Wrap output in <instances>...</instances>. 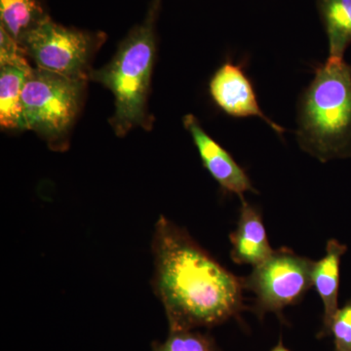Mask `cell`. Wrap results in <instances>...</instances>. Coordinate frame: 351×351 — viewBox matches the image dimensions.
<instances>
[{"label":"cell","mask_w":351,"mask_h":351,"mask_svg":"<svg viewBox=\"0 0 351 351\" xmlns=\"http://www.w3.org/2000/svg\"><path fill=\"white\" fill-rule=\"evenodd\" d=\"M86 82L32 68L21 100L25 129L36 132L51 149H68L69 131L82 107Z\"/></svg>","instance_id":"cell-4"},{"label":"cell","mask_w":351,"mask_h":351,"mask_svg":"<svg viewBox=\"0 0 351 351\" xmlns=\"http://www.w3.org/2000/svg\"><path fill=\"white\" fill-rule=\"evenodd\" d=\"M270 351H290V350H289L287 348H285V346H283L282 339H280V341H279V343H277L276 346H274V348H272V350Z\"/></svg>","instance_id":"cell-17"},{"label":"cell","mask_w":351,"mask_h":351,"mask_svg":"<svg viewBox=\"0 0 351 351\" xmlns=\"http://www.w3.org/2000/svg\"><path fill=\"white\" fill-rule=\"evenodd\" d=\"M184 126L193 138L203 165L221 188L241 199L246 191L257 193L248 175L221 145L208 135L195 115H184Z\"/></svg>","instance_id":"cell-8"},{"label":"cell","mask_w":351,"mask_h":351,"mask_svg":"<svg viewBox=\"0 0 351 351\" xmlns=\"http://www.w3.org/2000/svg\"><path fill=\"white\" fill-rule=\"evenodd\" d=\"M315 262L289 249L274 250L244 278L245 289L256 295L255 313L262 319L274 313L282 319L285 307L298 304L313 286Z\"/></svg>","instance_id":"cell-6"},{"label":"cell","mask_w":351,"mask_h":351,"mask_svg":"<svg viewBox=\"0 0 351 351\" xmlns=\"http://www.w3.org/2000/svg\"><path fill=\"white\" fill-rule=\"evenodd\" d=\"M32 66L27 58L14 64H0V125L5 129H25L22 93Z\"/></svg>","instance_id":"cell-11"},{"label":"cell","mask_w":351,"mask_h":351,"mask_svg":"<svg viewBox=\"0 0 351 351\" xmlns=\"http://www.w3.org/2000/svg\"><path fill=\"white\" fill-rule=\"evenodd\" d=\"M241 201L239 225L230 235V257L239 265L257 267L269 258L274 250L270 247L260 212L244 198Z\"/></svg>","instance_id":"cell-9"},{"label":"cell","mask_w":351,"mask_h":351,"mask_svg":"<svg viewBox=\"0 0 351 351\" xmlns=\"http://www.w3.org/2000/svg\"><path fill=\"white\" fill-rule=\"evenodd\" d=\"M162 0H152L147 15L119 45L112 61L89 80L101 83L114 96V113L110 120L113 131L124 137L136 127L151 130L152 119L147 98L156 52V21Z\"/></svg>","instance_id":"cell-2"},{"label":"cell","mask_w":351,"mask_h":351,"mask_svg":"<svg viewBox=\"0 0 351 351\" xmlns=\"http://www.w3.org/2000/svg\"><path fill=\"white\" fill-rule=\"evenodd\" d=\"M331 334L334 337V351H351V299L332 318Z\"/></svg>","instance_id":"cell-15"},{"label":"cell","mask_w":351,"mask_h":351,"mask_svg":"<svg viewBox=\"0 0 351 351\" xmlns=\"http://www.w3.org/2000/svg\"><path fill=\"white\" fill-rule=\"evenodd\" d=\"M210 93L215 103L233 117H260L279 135L284 129L263 113L248 76L237 64H223L210 82Z\"/></svg>","instance_id":"cell-7"},{"label":"cell","mask_w":351,"mask_h":351,"mask_svg":"<svg viewBox=\"0 0 351 351\" xmlns=\"http://www.w3.org/2000/svg\"><path fill=\"white\" fill-rule=\"evenodd\" d=\"M346 251V245L339 243L338 240L330 239L326 246V255L314 265L313 286H315L324 306L323 327L318 338L330 336L332 318L339 311V269L341 257Z\"/></svg>","instance_id":"cell-10"},{"label":"cell","mask_w":351,"mask_h":351,"mask_svg":"<svg viewBox=\"0 0 351 351\" xmlns=\"http://www.w3.org/2000/svg\"><path fill=\"white\" fill-rule=\"evenodd\" d=\"M297 135L321 162L351 156V68L343 60L316 69L302 97Z\"/></svg>","instance_id":"cell-3"},{"label":"cell","mask_w":351,"mask_h":351,"mask_svg":"<svg viewBox=\"0 0 351 351\" xmlns=\"http://www.w3.org/2000/svg\"><path fill=\"white\" fill-rule=\"evenodd\" d=\"M152 351H221L213 337L196 331H169L164 341H154Z\"/></svg>","instance_id":"cell-14"},{"label":"cell","mask_w":351,"mask_h":351,"mask_svg":"<svg viewBox=\"0 0 351 351\" xmlns=\"http://www.w3.org/2000/svg\"><path fill=\"white\" fill-rule=\"evenodd\" d=\"M47 17L38 0H0V25L19 44Z\"/></svg>","instance_id":"cell-13"},{"label":"cell","mask_w":351,"mask_h":351,"mask_svg":"<svg viewBox=\"0 0 351 351\" xmlns=\"http://www.w3.org/2000/svg\"><path fill=\"white\" fill-rule=\"evenodd\" d=\"M25 59L24 50L0 25V64H14Z\"/></svg>","instance_id":"cell-16"},{"label":"cell","mask_w":351,"mask_h":351,"mask_svg":"<svg viewBox=\"0 0 351 351\" xmlns=\"http://www.w3.org/2000/svg\"><path fill=\"white\" fill-rule=\"evenodd\" d=\"M319 5L329 40L328 60H343L351 43V0H320Z\"/></svg>","instance_id":"cell-12"},{"label":"cell","mask_w":351,"mask_h":351,"mask_svg":"<svg viewBox=\"0 0 351 351\" xmlns=\"http://www.w3.org/2000/svg\"><path fill=\"white\" fill-rule=\"evenodd\" d=\"M152 250V287L163 304L169 331L218 326L246 308L244 278L228 271L165 217L154 226Z\"/></svg>","instance_id":"cell-1"},{"label":"cell","mask_w":351,"mask_h":351,"mask_svg":"<svg viewBox=\"0 0 351 351\" xmlns=\"http://www.w3.org/2000/svg\"><path fill=\"white\" fill-rule=\"evenodd\" d=\"M107 39L104 32L82 31L46 18L21 40L36 68L73 80H89L92 57Z\"/></svg>","instance_id":"cell-5"}]
</instances>
